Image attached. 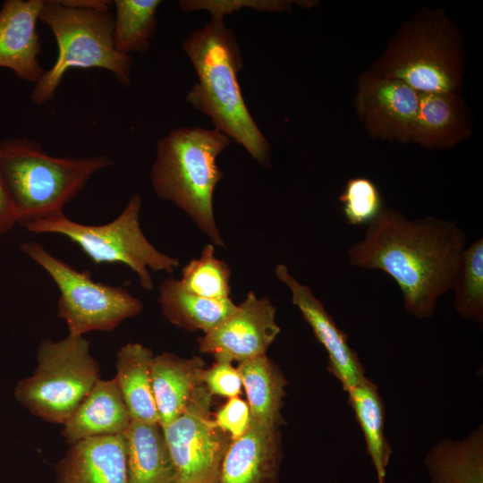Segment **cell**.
Here are the masks:
<instances>
[{"label":"cell","instance_id":"2","mask_svg":"<svg viewBox=\"0 0 483 483\" xmlns=\"http://www.w3.org/2000/svg\"><path fill=\"white\" fill-rule=\"evenodd\" d=\"M182 48L198 76L185 101L208 115L216 130L241 144L260 165H269L270 146L250 115L241 92L237 73L242 69L240 47L224 17L212 15L192 31Z\"/></svg>","mask_w":483,"mask_h":483},{"label":"cell","instance_id":"21","mask_svg":"<svg viewBox=\"0 0 483 483\" xmlns=\"http://www.w3.org/2000/svg\"><path fill=\"white\" fill-rule=\"evenodd\" d=\"M151 349L139 343L123 345L116 354V376L131 420L158 423L151 382Z\"/></svg>","mask_w":483,"mask_h":483},{"label":"cell","instance_id":"3","mask_svg":"<svg viewBox=\"0 0 483 483\" xmlns=\"http://www.w3.org/2000/svg\"><path fill=\"white\" fill-rule=\"evenodd\" d=\"M230 143L216 129L171 130L157 143L150 172L155 193L182 209L218 246L225 244L214 216L213 196L223 173L216 160Z\"/></svg>","mask_w":483,"mask_h":483},{"label":"cell","instance_id":"13","mask_svg":"<svg viewBox=\"0 0 483 483\" xmlns=\"http://www.w3.org/2000/svg\"><path fill=\"white\" fill-rule=\"evenodd\" d=\"M43 0H6L0 9V68L36 84L45 72L37 22Z\"/></svg>","mask_w":483,"mask_h":483},{"label":"cell","instance_id":"25","mask_svg":"<svg viewBox=\"0 0 483 483\" xmlns=\"http://www.w3.org/2000/svg\"><path fill=\"white\" fill-rule=\"evenodd\" d=\"M159 0H114L113 39L123 55L146 53L157 29Z\"/></svg>","mask_w":483,"mask_h":483},{"label":"cell","instance_id":"32","mask_svg":"<svg viewBox=\"0 0 483 483\" xmlns=\"http://www.w3.org/2000/svg\"><path fill=\"white\" fill-rule=\"evenodd\" d=\"M180 7L185 12L207 9L212 15L225 16L234 11V7L251 6L263 11L280 12L289 5L281 1H180Z\"/></svg>","mask_w":483,"mask_h":483},{"label":"cell","instance_id":"26","mask_svg":"<svg viewBox=\"0 0 483 483\" xmlns=\"http://www.w3.org/2000/svg\"><path fill=\"white\" fill-rule=\"evenodd\" d=\"M458 128V109L452 94L419 92L411 138L428 147L449 143Z\"/></svg>","mask_w":483,"mask_h":483},{"label":"cell","instance_id":"4","mask_svg":"<svg viewBox=\"0 0 483 483\" xmlns=\"http://www.w3.org/2000/svg\"><path fill=\"white\" fill-rule=\"evenodd\" d=\"M113 165L106 155L53 157L28 138L0 140V169L23 226L58 216L90 177Z\"/></svg>","mask_w":483,"mask_h":483},{"label":"cell","instance_id":"5","mask_svg":"<svg viewBox=\"0 0 483 483\" xmlns=\"http://www.w3.org/2000/svg\"><path fill=\"white\" fill-rule=\"evenodd\" d=\"M38 20L55 38L58 55L54 65L34 85L35 105L51 101L71 69H105L123 86H130L133 60L114 45V15L106 11L72 8L59 0H43Z\"/></svg>","mask_w":483,"mask_h":483},{"label":"cell","instance_id":"34","mask_svg":"<svg viewBox=\"0 0 483 483\" xmlns=\"http://www.w3.org/2000/svg\"><path fill=\"white\" fill-rule=\"evenodd\" d=\"M59 2L68 7L88 10L106 11L113 4L107 0H59Z\"/></svg>","mask_w":483,"mask_h":483},{"label":"cell","instance_id":"16","mask_svg":"<svg viewBox=\"0 0 483 483\" xmlns=\"http://www.w3.org/2000/svg\"><path fill=\"white\" fill-rule=\"evenodd\" d=\"M55 483H127L123 435L93 437L69 445L55 465Z\"/></svg>","mask_w":483,"mask_h":483},{"label":"cell","instance_id":"24","mask_svg":"<svg viewBox=\"0 0 483 483\" xmlns=\"http://www.w3.org/2000/svg\"><path fill=\"white\" fill-rule=\"evenodd\" d=\"M346 393L349 404L363 433L377 483H386L392 448L385 435V406L378 388L367 377Z\"/></svg>","mask_w":483,"mask_h":483},{"label":"cell","instance_id":"1","mask_svg":"<svg viewBox=\"0 0 483 483\" xmlns=\"http://www.w3.org/2000/svg\"><path fill=\"white\" fill-rule=\"evenodd\" d=\"M467 236L455 221L407 218L383 208L364 236L347 251L351 266L389 275L402 294L408 314L430 318L438 299L453 288Z\"/></svg>","mask_w":483,"mask_h":483},{"label":"cell","instance_id":"31","mask_svg":"<svg viewBox=\"0 0 483 483\" xmlns=\"http://www.w3.org/2000/svg\"><path fill=\"white\" fill-rule=\"evenodd\" d=\"M215 424L232 440L243 436L250 425L249 404L239 396L229 398L213 418Z\"/></svg>","mask_w":483,"mask_h":483},{"label":"cell","instance_id":"10","mask_svg":"<svg viewBox=\"0 0 483 483\" xmlns=\"http://www.w3.org/2000/svg\"><path fill=\"white\" fill-rule=\"evenodd\" d=\"M457 74L450 38L436 25L426 23L415 27L394 48L382 76L399 80L417 92L452 94Z\"/></svg>","mask_w":483,"mask_h":483},{"label":"cell","instance_id":"11","mask_svg":"<svg viewBox=\"0 0 483 483\" xmlns=\"http://www.w3.org/2000/svg\"><path fill=\"white\" fill-rule=\"evenodd\" d=\"M275 311L268 298L250 292L224 320L198 339L199 352L238 363L266 354L280 333Z\"/></svg>","mask_w":483,"mask_h":483},{"label":"cell","instance_id":"23","mask_svg":"<svg viewBox=\"0 0 483 483\" xmlns=\"http://www.w3.org/2000/svg\"><path fill=\"white\" fill-rule=\"evenodd\" d=\"M161 310L173 325L187 331L209 332L236 307L230 299L212 300L184 290L179 280L168 277L159 286Z\"/></svg>","mask_w":483,"mask_h":483},{"label":"cell","instance_id":"9","mask_svg":"<svg viewBox=\"0 0 483 483\" xmlns=\"http://www.w3.org/2000/svg\"><path fill=\"white\" fill-rule=\"evenodd\" d=\"M213 395L202 384L187 408L163 427L176 483H217L230 436L214 422Z\"/></svg>","mask_w":483,"mask_h":483},{"label":"cell","instance_id":"12","mask_svg":"<svg viewBox=\"0 0 483 483\" xmlns=\"http://www.w3.org/2000/svg\"><path fill=\"white\" fill-rule=\"evenodd\" d=\"M275 275L289 289L292 302L309 325L317 340L325 348L328 358V371L347 392L367 378L365 369L348 342L347 335L335 324L324 304L311 289L298 282L284 264L277 265Z\"/></svg>","mask_w":483,"mask_h":483},{"label":"cell","instance_id":"17","mask_svg":"<svg viewBox=\"0 0 483 483\" xmlns=\"http://www.w3.org/2000/svg\"><path fill=\"white\" fill-rule=\"evenodd\" d=\"M130 422L115 378H100L64 422L61 433L72 445L89 438L123 435Z\"/></svg>","mask_w":483,"mask_h":483},{"label":"cell","instance_id":"14","mask_svg":"<svg viewBox=\"0 0 483 483\" xmlns=\"http://www.w3.org/2000/svg\"><path fill=\"white\" fill-rule=\"evenodd\" d=\"M283 458L279 428L250 421L224 454L217 483H279Z\"/></svg>","mask_w":483,"mask_h":483},{"label":"cell","instance_id":"30","mask_svg":"<svg viewBox=\"0 0 483 483\" xmlns=\"http://www.w3.org/2000/svg\"><path fill=\"white\" fill-rule=\"evenodd\" d=\"M233 362L223 359H215L214 364L205 369L202 383L212 395L232 398L242 392V383L237 368Z\"/></svg>","mask_w":483,"mask_h":483},{"label":"cell","instance_id":"8","mask_svg":"<svg viewBox=\"0 0 483 483\" xmlns=\"http://www.w3.org/2000/svg\"><path fill=\"white\" fill-rule=\"evenodd\" d=\"M21 250L57 285V315L65 321L69 335L110 332L123 320L141 313L142 302L126 289L93 281L89 271L77 270L51 255L38 242H24Z\"/></svg>","mask_w":483,"mask_h":483},{"label":"cell","instance_id":"7","mask_svg":"<svg viewBox=\"0 0 483 483\" xmlns=\"http://www.w3.org/2000/svg\"><path fill=\"white\" fill-rule=\"evenodd\" d=\"M142 198L133 194L121 214L99 225L74 222L64 214L30 223L24 227L35 233H56L77 244L95 264H123L134 271L140 286L151 291L149 273H172L179 260L157 250L146 238L140 225Z\"/></svg>","mask_w":483,"mask_h":483},{"label":"cell","instance_id":"22","mask_svg":"<svg viewBox=\"0 0 483 483\" xmlns=\"http://www.w3.org/2000/svg\"><path fill=\"white\" fill-rule=\"evenodd\" d=\"M430 483H483V428L462 439L445 438L426 454Z\"/></svg>","mask_w":483,"mask_h":483},{"label":"cell","instance_id":"20","mask_svg":"<svg viewBox=\"0 0 483 483\" xmlns=\"http://www.w3.org/2000/svg\"><path fill=\"white\" fill-rule=\"evenodd\" d=\"M237 370L247 395L250 421L279 428L284 422L281 411L287 386L279 367L263 354L239 362Z\"/></svg>","mask_w":483,"mask_h":483},{"label":"cell","instance_id":"33","mask_svg":"<svg viewBox=\"0 0 483 483\" xmlns=\"http://www.w3.org/2000/svg\"><path fill=\"white\" fill-rule=\"evenodd\" d=\"M18 223V216L0 169V233Z\"/></svg>","mask_w":483,"mask_h":483},{"label":"cell","instance_id":"6","mask_svg":"<svg viewBox=\"0 0 483 483\" xmlns=\"http://www.w3.org/2000/svg\"><path fill=\"white\" fill-rule=\"evenodd\" d=\"M34 373L20 379L13 394L31 414L64 424L100 379L97 360L83 336L44 339L37 351Z\"/></svg>","mask_w":483,"mask_h":483},{"label":"cell","instance_id":"18","mask_svg":"<svg viewBox=\"0 0 483 483\" xmlns=\"http://www.w3.org/2000/svg\"><path fill=\"white\" fill-rule=\"evenodd\" d=\"M204 369L205 362L199 356L182 358L165 352L153 357L152 390L162 428L187 408L195 391L203 384Z\"/></svg>","mask_w":483,"mask_h":483},{"label":"cell","instance_id":"27","mask_svg":"<svg viewBox=\"0 0 483 483\" xmlns=\"http://www.w3.org/2000/svg\"><path fill=\"white\" fill-rule=\"evenodd\" d=\"M453 306L464 319L483 322V239L467 245L462 252L454 283Z\"/></svg>","mask_w":483,"mask_h":483},{"label":"cell","instance_id":"19","mask_svg":"<svg viewBox=\"0 0 483 483\" xmlns=\"http://www.w3.org/2000/svg\"><path fill=\"white\" fill-rule=\"evenodd\" d=\"M127 483H176L159 423L132 421L123 432Z\"/></svg>","mask_w":483,"mask_h":483},{"label":"cell","instance_id":"29","mask_svg":"<svg viewBox=\"0 0 483 483\" xmlns=\"http://www.w3.org/2000/svg\"><path fill=\"white\" fill-rule=\"evenodd\" d=\"M339 199L346 221L352 225H369L384 208L377 185L365 177L350 179Z\"/></svg>","mask_w":483,"mask_h":483},{"label":"cell","instance_id":"15","mask_svg":"<svg viewBox=\"0 0 483 483\" xmlns=\"http://www.w3.org/2000/svg\"><path fill=\"white\" fill-rule=\"evenodd\" d=\"M418 106L419 92L382 75L364 81L358 95V107L368 124L386 136L411 138Z\"/></svg>","mask_w":483,"mask_h":483},{"label":"cell","instance_id":"28","mask_svg":"<svg viewBox=\"0 0 483 483\" xmlns=\"http://www.w3.org/2000/svg\"><path fill=\"white\" fill-rule=\"evenodd\" d=\"M231 269L215 256V247L208 244L200 257L191 259L182 270L179 279L189 292L212 300L230 299Z\"/></svg>","mask_w":483,"mask_h":483}]
</instances>
